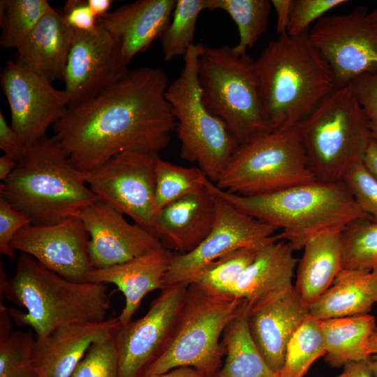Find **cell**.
Returning <instances> with one entry per match:
<instances>
[{"instance_id": "6da1fadb", "label": "cell", "mask_w": 377, "mask_h": 377, "mask_svg": "<svg viewBox=\"0 0 377 377\" xmlns=\"http://www.w3.org/2000/svg\"><path fill=\"white\" fill-rule=\"evenodd\" d=\"M161 69L141 67L66 114L52 126L57 140L80 172L94 170L124 151L157 153L170 142L175 119Z\"/></svg>"}, {"instance_id": "7a4b0ae2", "label": "cell", "mask_w": 377, "mask_h": 377, "mask_svg": "<svg viewBox=\"0 0 377 377\" xmlns=\"http://www.w3.org/2000/svg\"><path fill=\"white\" fill-rule=\"evenodd\" d=\"M0 292L25 311L7 307L19 326L31 327L36 341L57 328L107 319L110 300L105 284L68 280L21 253L14 275L8 279L1 262Z\"/></svg>"}, {"instance_id": "3957f363", "label": "cell", "mask_w": 377, "mask_h": 377, "mask_svg": "<svg viewBox=\"0 0 377 377\" xmlns=\"http://www.w3.org/2000/svg\"><path fill=\"white\" fill-rule=\"evenodd\" d=\"M309 31L279 35L254 60L263 114L270 130L297 126L337 88Z\"/></svg>"}, {"instance_id": "277c9868", "label": "cell", "mask_w": 377, "mask_h": 377, "mask_svg": "<svg viewBox=\"0 0 377 377\" xmlns=\"http://www.w3.org/2000/svg\"><path fill=\"white\" fill-rule=\"evenodd\" d=\"M206 188L237 209L281 230L279 240L297 251L312 237L338 232L365 217L343 181L311 183L258 195H237L208 179Z\"/></svg>"}, {"instance_id": "5b68a950", "label": "cell", "mask_w": 377, "mask_h": 377, "mask_svg": "<svg viewBox=\"0 0 377 377\" xmlns=\"http://www.w3.org/2000/svg\"><path fill=\"white\" fill-rule=\"evenodd\" d=\"M54 137L38 140L0 184V197L24 213L33 225L80 217L97 197L87 186Z\"/></svg>"}, {"instance_id": "8992f818", "label": "cell", "mask_w": 377, "mask_h": 377, "mask_svg": "<svg viewBox=\"0 0 377 377\" xmlns=\"http://www.w3.org/2000/svg\"><path fill=\"white\" fill-rule=\"evenodd\" d=\"M308 166L317 181H343L362 161L372 139L350 84L336 88L297 126Z\"/></svg>"}, {"instance_id": "52a82bcc", "label": "cell", "mask_w": 377, "mask_h": 377, "mask_svg": "<svg viewBox=\"0 0 377 377\" xmlns=\"http://www.w3.org/2000/svg\"><path fill=\"white\" fill-rule=\"evenodd\" d=\"M248 307L234 296L208 292L190 283L173 338L144 376L191 367L204 376L217 375L226 351L222 336L228 324Z\"/></svg>"}, {"instance_id": "ba28073f", "label": "cell", "mask_w": 377, "mask_h": 377, "mask_svg": "<svg viewBox=\"0 0 377 377\" xmlns=\"http://www.w3.org/2000/svg\"><path fill=\"white\" fill-rule=\"evenodd\" d=\"M203 45L194 43L189 47L184 67L168 85L165 96L175 119L180 157L196 163L215 184L239 145L202 100L198 71Z\"/></svg>"}, {"instance_id": "9c48e42d", "label": "cell", "mask_w": 377, "mask_h": 377, "mask_svg": "<svg viewBox=\"0 0 377 377\" xmlns=\"http://www.w3.org/2000/svg\"><path fill=\"white\" fill-rule=\"evenodd\" d=\"M253 62L228 45L204 44L199 57L198 77L202 100L239 145L270 130L263 114Z\"/></svg>"}, {"instance_id": "30bf717a", "label": "cell", "mask_w": 377, "mask_h": 377, "mask_svg": "<svg viewBox=\"0 0 377 377\" xmlns=\"http://www.w3.org/2000/svg\"><path fill=\"white\" fill-rule=\"evenodd\" d=\"M315 181L297 126H293L269 130L239 145L215 184L251 196Z\"/></svg>"}, {"instance_id": "8fae6325", "label": "cell", "mask_w": 377, "mask_h": 377, "mask_svg": "<svg viewBox=\"0 0 377 377\" xmlns=\"http://www.w3.org/2000/svg\"><path fill=\"white\" fill-rule=\"evenodd\" d=\"M159 157L157 153L124 151L80 174L98 199L156 237L155 168Z\"/></svg>"}, {"instance_id": "7c38bea8", "label": "cell", "mask_w": 377, "mask_h": 377, "mask_svg": "<svg viewBox=\"0 0 377 377\" xmlns=\"http://www.w3.org/2000/svg\"><path fill=\"white\" fill-rule=\"evenodd\" d=\"M189 283L165 287L140 318L120 323L112 337L118 355V377H143L175 334Z\"/></svg>"}, {"instance_id": "4fadbf2b", "label": "cell", "mask_w": 377, "mask_h": 377, "mask_svg": "<svg viewBox=\"0 0 377 377\" xmlns=\"http://www.w3.org/2000/svg\"><path fill=\"white\" fill-rule=\"evenodd\" d=\"M357 7L345 14L323 16L309 31L311 44L330 66L336 87L377 72V30Z\"/></svg>"}, {"instance_id": "5bb4252c", "label": "cell", "mask_w": 377, "mask_h": 377, "mask_svg": "<svg viewBox=\"0 0 377 377\" xmlns=\"http://www.w3.org/2000/svg\"><path fill=\"white\" fill-rule=\"evenodd\" d=\"M213 195L215 219L210 232L191 252L173 255L164 279L165 287L190 283L205 267L233 251L244 247H262L279 239L276 228Z\"/></svg>"}, {"instance_id": "9a60e30c", "label": "cell", "mask_w": 377, "mask_h": 377, "mask_svg": "<svg viewBox=\"0 0 377 377\" xmlns=\"http://www.w3.org/2000/svg\"><path fill=\"white\" fill-rule=\"evenodd\" d=\"M0 79L10 110V126L29 149L66 114L67 95L43 76L11 59L7 60Z\"/></svg>"}, {"instance_id": "2e32d148", "label": "cell", "mask_w": 377, "mask_h": 377, "mask_svg": "<svg viewBox=\"0 0 377 377\" xmlns=\"http://www.w3.org/2000/svg\"><path fill=\"white\" fill-rule=\"evenodd\" d=\"M114 37L98 25L89 32L75 31L64 70L68 109L94 98L129 72Z\"/></svg>"}, {"instance_id": "e0dca14e", "label": "cell", "mask_w": 377, "mask_h": 377, "mask_svg": "<svg viewBox=\"0 0 377 377\" xmlns=\"http://www.w3.org/2000/svg\"><path fill=\"white\" fill-rule=\"evenodd\" d=\"M89 241L80 217H71L52 225H28L15 235L11 246L59 276L84 283L94 269Z\"/></svg>"}, {"instance_id": "ac0fdd59", "label": "cell", "mask_w": 377, "mask_h": 377, "mask_svg": "<svg viewBox=\"0 0 377 377\" xmlns=\"http://www.w3.org/2000/svg\"><path fill=\"white\" fill-rule=\"evenodd\" d=\"M89 235V255L95 269L118 265L165 247L147 230L97 198L80 216Z\"/></svg>"}, {"instance_id": "d6986e66", "label": "cell", "mask_w": 377, "mask_h": 377, "mask_svg": "<svg viewBox=\"0 0 377 377\" xmlns=\"http://www.w3.org/2000/svg\"><path fill=\"white\" fill-rule=\"evenodd\" d=\"M309 316V308L294 287L248 308L247 323L253 341L276 374L283 368L290 339Z\"/></svg>"}, {"instance_id": "ffe728a7", "label": "cell", "mask_w": 377, "mask_h": 377, "mask_svg": "<svg viewBox=\"0 0 377 377\" xmlns=\"http://www.w3.org/2000/svg\"><path fill=\"white\" fill-rule=\"evenodd\" d=\"M118 317L103 321L67 325L36 341L33 363L37 377H69L89 348L112 337Z\"/></svg>"}, {"instance_id": "44dd1931", "label": "cell", "mask_w": 377, "mask_h": 377, "mask_svg": "<svg viewBox=\"0 0 377 377\" xmlns=\"http://www.w3.org/2000/svg\"><path fill=\"white\" fill-rule=\"evenodd\" d=\"M176 0H139L98 18L97 24L117 40L128 65L138 54L160 38L169 25Z\"/></svg>"}, {"instance_id": "7402d4cb", "label": "cell", "mask_w": 377, "mask_h": 377, "mask_svg": "<svg viewBox=\"0 0 377 377\" xmlns=\"http://www.w3.org/2000/svg\"><path fill=\"white\" fill-rule=\"evenodd\" d=\"M173 255L163 247L109 267L94 268L87 276V282L112 283L123 293L125 304L118 319L124 325L132 320L149 293L165 288L164 279Z\"/></svg>"}, {"instance_id": "603a6c76", "label": "cell", "mask_w": 377, "mask_h": 377, "mask_svg": "<svg viewBox=\"0 0 377 377\" xmlns=\"http://www.w3.org/2000/svg\"><path fill=\"white\" fill-rule=\"evenodd\" d=\"M215 219L214 195L206 188L163 207L157 215L156 237L168 249L184 254L210 232Z\"/></svg>"}, {"instance_id": "cb8c5ba5", "label": "cell", "mask_w": 377, "mask_h": 377, "mask_svg": "<svg viewBox=\"0 0 377 377\" xmlns=\"http://www.w3.org/2000/svg\"><path fill=\"white\" fill-rule=\"evenodd\" d=\"M293 246L276 239L260 248L230 295L244 300L248 308L294 287L293 277L297 260Z\"/></svg>"}, {"instance_id": "d4e9b609", "label": "cell", "mask_w": 377, "mask_h": 377, "mask_svg": "<svg viewBox=\"0 0 377 377\" xmlns=\"http://www.w3.org/2000/svg\"><path fill=\"white\" fill-rule=\"evenodd\" d=\"M75 31L52 8L16 50V62L50 82L63 80Z\"/></svg>"}, {"instance_id": "484cf974", "label": "cell", "mask_w": 377, "mask_h": 377, "mask_svg": "<svg viewBox=\"0 0 377 377\" xmlns=\"http://www.w3.org/2000/svg\"><path fill=\"white\" fill-rule=\"evenodd\" d=\"M303 249L294 288L302 304L309 308L342 269L340 232L318 235L310 239Z\"/></svg>"}, {"instance_id": "4316f807", "label": "cell", "mask_w": 377, "mask_h": 377, "mask_svg": "<svg viewBox=\"0 0 377 377\" xmlns=\"http://www.w3.org/2000/svg\"><path fill=\"white\" fill-rule=\"evenodd\" d=\"M369 270L342 269L331 286L309 306L320 320L369 313L374 303Z\"/></svg>"}, {"instance_id": "83f0119b", "label": "cell", "mask_w": 377, "mask_h": 377, "mask_svg": "<svg viewBox=\"0 0 377 377\" xmlns=\"http://www.w3.org/2000/svg\"><path fill=\"white\" fill-rule=\"evenodd\" d=\"M325 361L333 367L368 359L376 318L369 313L321 320Z\"/></svg>"}, {"instance_id": "f1b7e54d", "label": "cell", "mask_w": 377, "mask_h": 377, "mask_svg": "<svg viewBox=\"0 0 377 377\" xmlns=\"http://www.w3.org/2000/svg\"><path fill=\"white\" fill-rule=\"evenodd\" d=\"M248 307L225 329L222 344L226 351L218 377H279L267 364L251 336L247 323Z\"/></svg>"}, {"instance_id": "f546056e", "label": "cell", "mask_w": 377, "mask_h": 377, "mask_svg": "<svg viewBox=\"0 0 377 377\" xmlns=\"http://www.w3.org/2000/svg\"><path fill=\"white\" fill-rule=\"evenodd\" d=\"M7 307L0 304V377H37L33 363L36 339L31 331H12Z\"/></svg>"}, {"instance_id": "4dcf8cb0", "label": "cell", "mask_w": 377, "mask_h": 377, "mask_svg": "<svg viewBox=\"0 0 377 377\" xmlns=\"http://www.w3.org/2000/svg\"><path fill=\"white\" fill-rule=\"evenodd\" d=\"M271 7L268 0H207V9L224 10L235 22L239 39L232 47L243 56L266 31Z\"/></svg>"}, {"instance_id": "1f68e13d", "label": "cell", "mask_w": 377, "mask_h": 377, "mask_svg": "<svg viewBox=\"0 0 377 377\" xmlns=\"http://www.w3.org/2000/svg\"><path fill=\"white\" fill-rule=\"evenodd\" d=\"M326 348L321 320L310 316L297 328L290 339L284 364L279 377H303L311 364L325 356Z\"/></svg>"}, {"instance_id": "d6a6232c", "label": "cell", "mask_w": 377, "mask_h": 377, "mask_svg": "<svg viewBox=\"0 0 377 377\" xmlns=\"http://www.w3.org/2000/svg\"><path fill=\"white\" fill-rule=\"evenodd\" d=\"M157 215L168 205L205 189L209 179L198 167L187 168L158 158L155 168Z\"/></svg>"}, {"instance_id": "836d02e7", "label": "cell", "mask_w": 377, "mask_h": 377, "mask_svg": "<svg viewBox=\"0 0 377 377\" xmlns=\"http://www.w3.org/2000/svg\"><path fill=\"white\" fill-rule=\"evenodd\" d=\"M52 8L46 0H1L0 45L17 50Z\"/></svg>"}, {"instance_id": "e575fe53", "label": "cell", "mask_w": 377, "mask_h": 377, "mask_svg": "<svg viewBox=\"0 0 377 377\" xmlns=\"http://www.w3.org/2000/svg\"><path fill=\"white\" fill-rule=\"evenodd\" d=\"M342 269L372 270L377 267V221L355 219L340 232Z\"/></svg>"}, {"instance_id": "d590c367", "label": "cell", "mask_w": 377, "mask_h": 377, "mask_svg": "<svg viewBox=\"0 0 377 377\" xmlns=\"http://www.w3.org/2000/svg\"><path fill=\"white\" fill-rule=\"evenodd\" d=\"M262 247H244L228 253L205 267L191 283L210 293L230 295Z\"/></svg>"}, {"instance_id": "8d00e7d4", "label": "cell", "mask_w": 377, "mask_h": 377, "mask_svg": "<svg viewBox=\"0 0 377 377\" xmlns=\"http://www.w3.org/2000/svg\"><path fill=\"white\" fill-rule=\"evenodd\" d=\"M207 8V0H177L171 21L160 37L165 61L184 56L194 44L197 19Z\"/></svg>"}, {"instance_id": "74e56055", "label": "cell", "mask_w": 377, "mask_h": 377, "mask_svg": "<svg viewBox=\"0 0 377 377\" xmlns=\"http://www.w3.org/2000/svg\"><path fill=\"white\" fill-rule=\"evenodd\" d=\"M69 377H118V355L112 337L94 343Z\"/></svg>"}, {"instance_id": "f35d334b", "label": "cell", "mask_w": 377, "mask_h": 377, "mask_svg": "<svg viewBox=\"0 0 377 377\" xmlns=\"http://www.w3.org/2000/svg\"><path fill=\"white\" fill-rule=\"evenodd\" d=\"M343 181L349 188L360 208L377 221V179L363 161L354 164Z\"/></svg>"}, {"instance_id": "ab89813d", "label": "cell", "mask_w": 377, "mask_h": 377, "mask_svg": "<svg viewBox=\"0 0 377 377\" xmlns=\"http://www.w3.org/2000/svg\"><path fill=\"white\" fill-rule=\"evenodd\" d=\"M345 0H293L287 33L299 35L310 29L311 23L337 6L346 3Z\"/></svg>"}, {"instance_id": "60d3db41", "label": "cell", "mask_w": 377, "mask_h": 377, "mask_svg": "<svg viewBox=\"0 0 377 377\" xmlns=\"http://www.w3.org/2000/svg\"><path fill=\"white\" fill-rule=\"evenodd\" d=\"M31 221L24 213L15 209L0 197V253L11 259L15 258V250L11 242L15 235Z\"/></svg>"}, {"instance_id": "b9f144b4", "label": "cell", "mask_w": 377, "mask_h": 377, "mask_svg": "<svg viewBox=\"0 0 377 377\" xmlns=\"http://www.w3.org/2000/svg\"><path fill=\"white\" fill-rule=\"evenodd\" d=\"M350 84L365 112L371 138L377 141V72L359 76Z\"/></svg>"}, {"instance_id": "7bdbcfd3", "label": "cell", "mask_w": 377, "mask_h": 377, "mask_svg": "<svg viewBox=\"0 0 377 377\" xmlns=\"http://www.w3.org/2000/svg\"><path fill=\"white\" fill-rule=\"evenodd\" d=\"M61 13L67 24L74 31L89 32L98 27L97 17L87 0L66 1Z\"/></svg>"}, {"instance_id": "ee69618b", "label": "cell", "mask_w": 377, "mask_h": 377, "mask_svg": "<svg viewBox=\"0 0 377 377\" xmlns=\"http://www.w3.org/2000/svg\"><path fill=\"white\" fill-rule=\"evenodd\" d=\"M0 149L5 155L17 162L28 150L17 133L8 124L2 112H0Z\"/></svg>"}, {"instance_id": "f6af8a7d", "label": "cell", "mask_w": 377, "mask_h": 377, "mask_svg": "<svg viewBox=\"0 0 377 377\" xmlns=\"http://www.w3.org/2000/svg\"><path fill=\"white\" fill-rule=\"evenodd\" d=\"M271 3L276 15V33L279 35L287 33L293 0H272Z\"/></svg>"}, {"instance_id": "bcb514c9", "label": "cell", "mask_w": 377, "mask_h": 377, "mask_svg": "<svg viewBox=\"0 0 377 377\" xmlns=\"http://www.w3.org/2000/svg\"><path fill=\"white\" fill-rule=\"evenodd\" d=\"M364 164L377 179V141L371 139L364 154Z\"/></svg>"}, {"instance_id": "7dc6e473", "label": "cell", "mask_w": 377, "mask_h": 377, "mask_svg": "<svg viewBox=\"0 0 377 377\" xmlns=\"http://www.w3.org/2000/svg\"><path fill=\"white\" fill-rule=\"evenodd\" d=\"M369 357L362 361L350 362L351 368L348 377H374L371 369Z\"/></svg>"}, {"instance_id": "c3c4849f", "label": "cell", "mask_w": 377, "mask_h": 377, "mask_svg": "<svg viewBox=\"0 0 377 377\" xmlns=\"http://www.w3.org/2000/svg\"><path fill=\"white\" fill-rule=\"evenodd\" d=\"M204 376L196 369L191 367H182L172 369L168 372L149 375L144 377H203Z\"/></svg>"}, {"instance_id": "681fc988", "label": "cell", "mask_w": 377, "mask_h": 377, "mask_svg": "<svg viewBox=\"0 0 377 377\" xmlns=\"http://www.w3.org/2000/svg\"><path fill=\"white\" fill-rule=\"evenodd\" d=\"M87 3L98 18L102 17L109 13L113 1L112 0H87Z\"/></svg>"}, {"instance_id": "f907efd6", "label": "cell", "mask_w": 377, "mask_h": 377, "mask_svg": "<svg viewBox=\"0 0 377 377\" xmlns=\"http://www.w3.org/2000/svg\"><path fill=\"white\" fill-rule=\"evenodd\" d=\"M17 164V161L5 154L0 157V179L2 182L11 175Z\"/></svg>"}, {"instance_id": "816d5d0a", "label": "cell", "mask_w": 377, "mask_h": 377, "mask_svg": "<svg viewBox=\"0 0 377 377\" xmlns=\"http://www.w3.org/2000/svg\"><path fill=\"white\" fill-rule=\"evenodd\" d=\"M370 285L374 302H377V267L371 270Z\"/></svg>"}, {"instance_id": "f5cc1de1", "label": "cell", "mask_w": 377, "mask_h": 377, "mask_svg": "<svg viewBox=\"0 0 377 377\" xmlns=\"http://www.w3.org/2000/svg\"><path fill=\"white\" fill-rule=\"evenodd\" d=\"M368 352L370 356L377 353V327L369 339Z\"/></svg>"}, {"instance_id": "db71d44e", "label": "cell", "mask_w": 377, "mask_h": 377, "mask_svg": "<svg viewBox=\"0 0 377 377\" xmlns=\"http://www.w3.org/2000/svg\"><path fill=\"white\" fill-rule=\"evenodd\" d=\"M367 19L370 24L377 30V7L367 13Z\"/></svg>"}, {"instance_id": "11a10c76", "label": "cell", "mask_w": 377, "mask_h": 377, "mask_svg": "<svg viewBox=\"0 0 377 377\" xmlns=\"http://www.w3.org/2000/svg\"><path fill=\"white\" fill-rule=\"evenodd\" d=\"M370 367L374 377H377V353L371 355L369 357Z\"/></svg>"}, {"instance_id": "9f6ffc18", "label": "cell", "mask_w": 377, "mask_h": 377, "mask_svg": "<svg viewBox=\"0 0 377 377\" xmlns=\"http://www.w3.org/2000/svg\"><path fill=\"white\" fill-rule=\"evenodd\" d=\"M350 368H351L350 362L346 364V365H344V369H343V372L336 377H348L350 373Z\"/></svg>"}, {"instance_id": "6f0895ef", "label": "cell", "mask_w": 377, "mask_h": 377, "mask_svg": "<svg viewBox=\"0 0 377 377\" xmlns=\"http://www.w3.org/2000/svg\"><path fill=\"white\" fill-rule=\"evenodd\" d=\"M203 377H218L217 375L213 376H203Z\"/></svg>"}]
</instances>
